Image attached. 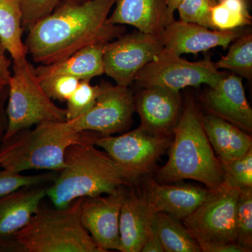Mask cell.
I'll use <instances>...</instances> for the list:
<instances>
[{
	"label": "cell",
	"instance_id": "6da1fadb",
	"mask_svg": "<svg viewBox=\"0 0 252 252\" xmlns=\"http://www.w3.org/2000/svg\"><path fill=\"white\" fill-rule=\"evenodd\" d=\"M115 0L63 1L29 28L27 54L34 62L49 64L67 59L79 50L107 43L126 33V28L107 23Z\"/></svg>",
	"mask_w": 252,
	"mask_h": 252
},
{
	"label": "cell",
	"instance_id": "7a4b0ae2",
	"mask_svg": "<svg viewBox=\"0 0 252 252\" xmlns=\"http://www.w3.org/2000/svg\"><path fill=\"white\" fill-rule=\"evenodd\" d=\"M202 114L194 99L187 97L173 130L168 160L157 170L158 182L172 184L191 180L212 190L223 185V170L205 133Z\"/></svg>",
	"mask_w": 252,
	"mask_h": 252
},
{
	"label": "cell",
	"instance_id": "3957f363",
	"mask_svg": "<svg viewBox=\"0 0 252 252\" xmlns=\"http://www.w3.org/2000/svg\"><path fill=\"white\" fill-rule=\"evenodd\" d=\"M102 136L91 131L77 132L67 121L46 122L20 131L4 140L0 147V167L11 171L48 170L61 172L64 156L72 144L95 143Z\"/></svg>",
	"mask_w": 252,
	"mask_h": 252
},
{
	"label": "cell",
	"instance_id": "277c9868",
	"mask_svg": "<svg viewBox=\"0 0 252 252\" xmlns=\"http://www.w3.org/2000/svg\"><path fill=\"white\" fill-rule=\"evenodd\" d=\"M83 198L64 208L40 205L22 229L0 243V252H105L81 222Z\"/></svg>",
	"mask_w": 252,
	"mask_h": 252
},
{
	"label": "cell",
	"instance_id": "5b68a950",
	"mask_svg": "<svg viewBox=\"0 0 252 252\" xmlns=\"http://www.w3.org/2000/svg\"><path fill=\"white\" fill-rule=\"evenodd\" d=\"M95 143L72 144L64 156L65 167L47 189L56 208H64L74 200L110 194L120 187H130L114 160Z\"/></svg>",
	"mask_w": 252,
	"mask_h": 252
},
{
	"label": "cell",
	"instance_id": "8992f818",
	"mask_svg": "<svg viewBox=\"0 0 252 252\" xmlns=\"http://www.w3.org/2000/svg\"><path fill=\"white\" fill-rule=\"evenodd\" d=\"M240 190L222 185L183 224L202 252H246L237 243L236 207Z\"/></svg>",
	"mask_w": 252,
	"mask_h": 252
},
{
	"label": "cell",
	"instance_id": "52a82bcc",
	"mask_svg": "<svg viewBox=\"0 0 252 252\" xmlns=\"http://www.w3.org/2000/svg\"><path fill=\"white\" fill-rule=\"evenodd\" d=\"M6 104L7 128L4 140L32 126L66 121V109L58 107L44 92L36 68L28 62L13 63Z\"/></svg>",
	"mask_w": 252,
	"mask_h": 252
},
{
	"label": "cell",
	"instance_id": "ba28073f",
	"mask_svg": "<svg viewBox=\"0 0 252 252\" xmlns=\"http://www.w3.org/2000/svg\"><path fill=\"white\" fill-rule=\"evenodd\" d=\"M172 138L173 134L155 133L140 126L119 136H101L95 145L104 149L132 186L154 171Z\"/></svg>",
	"mask_w": 252,
	"mask_h": 252
},
{
	"label": "cell",
	"instance_id": "9c48e42d",
	"mask_svg": "<svg viewBox=\"0 0 252 252\" xmlns=\"http://www.w3.org/2000/svg\"><path fill=\"white\" fill-rule=\"evenodd\" d=\"M226 74L217 69L210 59L192 62L162 50L137 73L134 82L139 88L159 86L180 93L185 88L202 84L214 87Z\"/></svg>",
	"mask_w": 252,
	"mask_h": 252
},
{
	"label": "cell",
	"instance_id": "30bf717a",
	"mask_svg": "<svg viewBox=\"0 0 252 252\" xmlns=\"http://www.w3.org/2000/svg\"><path fill=\"white\" fill-rule=\"evenodd\" d=\"M163 50L158 35L136 30L124 33L106 43L103 56L104 72L117 85L129 87L141 69Z\"/></svg>",
	"mask_w": 252,
	"mask_h": 252
},
{
	"label": "cell",
	"instance_id": "8fae6325",
	"mask_svg": "<svg viewBox=\"0 0 252 252\" xmlns=\"http://www.w3.org/2000/svg\"><path fill=\"white\" fill-rule=\"evenodd\" d=\"M95 104L81 117L67 121L77 132L91 131L102 136L122 133L130 128L135 112L134 94L129 87L101 83Z\"/></svg>",
	"mask_w": 252,
	"mask_h": 252
},
{
	"label": "cell",
	"instance_id": "7c38bea8",
	"mask_svg": "<svg viewBox=\"0 0 252 252\" xmlns=\"http://www.w3.org/2000/svg\"><path fill=\"white\" fill-rule=\"evenodd\" d=\"M120 187L107 196L86 197L81 206V220L96 244L105 252H121L119 217L127 189Z\"/></svg>",
	"mask_w": 252,
	"mask_h": 252
},
{
	"label": "cell",
	"instance_id": "4fadbf2b",
	"mask_svg": "<svg viewBox=\"0 0 252 252\" xmlns=\"http://www.w3.org/2000/svg\"><path fill=\"white\" fill-rule=\"evenodd\" d=\"M245 28L217 31L173 19L158 36L167 52L177 56L197 55L214 48L227 49L237 38L250 32Z\"/></svg>",
	"mask_w": 252,
	"mask_h": 252
},
{
	"label": "cell",
	"instance_id": "5bb4252c",
	"mask_svg": "<svg viewBox=\"0 0 252 252\" xmlns=\"http://www.w3.org/2000/svg\"><path fill=\"white\" fill-rule=\"evenodd\" d=\"M212 190L187 184H162L147 178L142 195L153 213L161 212L180 220L188 217L205 201Z\"/></svg>",
	"mask_w": 252,
	"mask_h": 252
},
{
	"label": "cell",
	"instance_id": "9a60e30c",
	"mask_svg": "<svg viewBox=\"0 0 252 252\" xmlns=\"http://www.w3.org/2000/svg\"><path fill=\"white\" fill-rule=\"evenodd\" d=\"M140 89L134 101L140 127L155 133L172 135L182 114L180 93L159 86Z\"/></svg>",
	"mask_w": 252,
	"mask_h": 252
},
{
	"label": "cell",
	"instance_id": "2e32d148",
	"mask_svg": "<svg viewBox=\"0 0 252 252\" xmlns=\"http://www.w3.org/2000/svg\"><path fill=\"white\" fill-rule=\"evenodd\" d=\"M204 104L210 114L231 123L251 135L252 109L245 94L243 78L235 74H226L207 91Z\"/></svg>",
	"mask_w": 252,
	"mask_h": 252
},
{
	"label": "cell",
	"instance_id": "e0dca14e",
	"mask_svg": "<svg viewBox=\"0 0 252 252\" xmlns=\"http://www.w3.org/2000/svg\"><path fill=\"white\" fill-rule=\"evenodd\" d=\"M107 18L110 25H128L137 31L159 35L172 20L165 0H115Z\"/></svg>",
	"mask_w": 252,
	"mask_h": 252
},
{
	"label": "cell",
	"instance_id": "ac0fdd59",
	"mask_svg": "<svg viewBox=\"0 0 252 252\" xmlns=\"http://www.w3.org/2000/svg\"><path fill=\"white\" fill-rule=\"evenodd\" d=\"M132 187L126 192L119 217L122 252H141L152 229L154 213L142 194Z\"/></svg>",
	"mask_w": 252,
	"mask_h": 252
},
{
	"label": "cell",
	"instance_id": "d6986e66",
	"mask_svg": "<svg viewBox=\"0 0 252 252\" xmlns=\"http://www.w3.org/2000/svg\"><path fill=\"white\" fill-rule=\"evenodd\" d=\"M43 185L25 187L0 198V243L22 229L46 196Z\"/></svg>",
	"mask_w": 252,
	"mask_h": 252
},
{
	"label": "cell",
	"instance_id": "ffe728a7",
	"mask_svg": "<svg viewBox=\"0 0 252 252\" xmlns=\"http://www.w3.org/2000/svg\"><path fill=\"white\" fill-rule=\"evenodd\" d=\"M202 122L209 142L220 161L236 160L252 149L251 135L238 126L210 113L202 114Z\"/></svg>",
	"mask_w": 252,
	"mask_h": 252
},
{
	"label": "cell",
	"instance_id": "44dd1931",
	"mask_svg": "<svg viewBox=\"0 0 252 252\" xmlns=\"http://www.w3.org/2000/svg\"><path fill=\"white\" fill-rule=\"evenodd\" d=\"M106 43H99L79 50L67 59L36 68L39 81L53 76H72L79 80L99 77L104 74V48Z\"/></svg>",
	"mask_w": 252,
	"mask_h": 252
},
{
	"label": "cell",
	"instance_id": "7402d4cb",
	"mask_svg": "<svg viewBox=\"0 0 252 252\" xmlns=\"http://www.w3.org/2000/svg\"><path fill=\"white\" fill-rule=\"evenodd\" d=\"M23 12L20 0H0V41L13 63L27 60L23 43Z\"/></svg>",
	"mask_w": 252,
	"mask_h": 252
},
{
	"label": "cell",
	"instance_id": "603a6c76",
	"mask_svg": "<svg viewBox=\"0 0 252 252\" xmlns=\"http://www.w3.org/2000/svg\"><path fill=\"white\" fill-rule=\"evenodd\" d=\"M181 220L165 212L152 217V226L166 252H202L196 240Z\"/></svg>",
	"mask_w": 252,
	"mask_h": 252
},
{
	"label": "cell",
	"instance_id": "cb8c5ba5",
	"mask_svg": "<svg viewBox=\"0 0 252 252\" xmlns=\"http://www.w3.org/2000/svg\"><path fill=\"white\" fill-rule=\"evenodd\" d=\"M228 53L215 63L218 69H227L248 81L252 79V34L247 33L230 44Z\"/></svg>",
	"mask_w": 252,
	"mask_h": 252
},
{
	"label": "cell",
	"instance_id": "d4e9b609",
	"mask_svg": "<svg viewBox=\"0 0 252 252\" xmlns=\"http://www.w3.org/2000/svg\"><path fill=\"white\" fill-rule=\"evenodd\" d=\"M245 0H220L212 8L213 30L232 31L251 26L252 17Z\"/></svg>",
	"mask_w": 252,
	"mask_h": 252
},
{
	"label": "cell",
	"instance_id": "484cf974",
	"mask_svg": "<svg viewBox=\"0 0 252 252\" xmlns=\"http://www.w3.org/2000/svg\"><path fill=\"white\" fill-rule=\"evenodd\" d=\"M100 92V84L93 86L89 79L80 80L67 100L66 121L74 120L89 112L95 104Z\"/></svg>",
	"mask_w": 252,
	"mask_h": 252
},
{
	"label": "cell",
	"instance_id": "4316f807",
	"mask_svg": "<svg viewBox=\"0 0 252 252\" xmlns=\"http://www.w3.org/2000/svg\"><path fill=\"white\" fill-rule=\"evenodd\" d=\"M237 243L252 251V188L242 189L236 207Z\"/></svg>",
	"mask_w": 252,
	"mask_h": 252
},
{
	"label": "cell",
	"instance_id": "83f0119b",
	"mask_svg": "<svg viewBox=\"0 0 252 252\" xmlns=\"http://www.w3.org/2000/svg\"><path fill=\"white\" fill-rule=\"evenodd\" d=\"M220 162L223 170V185L239 190L252 188V149L236 160Z\"/></svg>",
	"mask_w": 252,
	"mask_h": 252
},
{
	"label": "cell",
	"instance_id": "f1b7e54d",
	"mask_svg": "<svg viewBox=\"0 0 252 252\" xmlns=\"http://www.w3.org/2000/svg\"><path fill=\"white\" fill-rule=\"evenodd\" d=\"M56 172L36 175H23L20 172L0 168V198L25 187L44 185L54 182L57 177Z\"/></svg>",
	"mask_w": 252,
	"mask_h": 252
},
{
	"label": "cell",
	"instance_id": "f546056e",
	"mask_svg": "<svg viewBox=\"0 0 252 252\" xmlns=\"http://www.w3.org/2000/svg\"><path fill=\"white\" fill-rule=\"evenodd\" d=\"M217 2V0H182L177 9L180 20L213 30L211 11Z\"/></svg>",
	"mask_w": 252,
	"mask_h": 252
},
{
	"label": "cell",
	"instance_id": "4dcf8cb0",
	"mask_svg": "<svg viewBox=\"0 0 252 252\" xmlns=\"http://www.w3.org/2000/svg\"><path fill=\"white\" fill-rule=\"evenodd\" d=\"M79 79L72 76H53L40 81L41 87L51 99L67 102L79 84Z\"/></svg>",
	"mask_w": 252,
	"mask_h": 252
},
{
	"label": "cell",
	"instance_id": "1f68e13d",
	"mask_svg": "<svg viewBox=\"0 0 252 252\" xmlns=\"http://www.w3.org/2000/svg\"><path fill=\"white\" fill-rule=\"evenodd\" d=\"M64 0H20L23 28L29 30L39 20L49 16Z\"/></svg>",
	"mask_w": 252,
	"mask_h": 252
},
{
	"label": "cell",
	"instance_id": "d6a6232c",
	"mask_svg": "<svg viewBox=\"0 0 252 252\" xmlns=\"http://www.w3.org/2000/svg\"><path fill=\"white\" fill-rule=\"evenodd\" d=\"M9 95V86L0 90V147L4 142L5 134L7 128V114L6 104Z\"/></svg>",
	"mask_w": 252,
	"mask_h": 252
},
{
	"label": "cell",
	"instance_id": "836d02e7",
	"mask_svg": "<svg viewBox=\"0 0 252 252\" xmlns=\"http://www.w3.org/2000/svg\"><path fill=\"white\" fill-rule=\"evenodd\" d=\"M6 50L0 41V90L9 85L11 73L10 72L11 61L6 56Z\"/></svg>",
	"mask_w": 252,
	"mask_h": 252
},
{
	"label": "cell",
	"instance_id": "e575fe53",
	"mask_svg": "<svg viewBox=\"0 0 252 252\" xmlns=\"http://www.w3.org/2000/svg\"><path fill=\"white\" fill-rule=\"evenodd\" d=\"M142 252H163L161 242L152 226V231L144 243Z\"/></svg>",
	"mask_w": 252,
	"mask_h": 252
},
{
	"label": "cell",
	"instance_id": "d590c367",
	"mask_svg": "<svg viewBox=\"0 0 252 252\" xmlns=\"http://www.w3.org/2000/svg\"><path fill=\"white\" fill-rule=\"evenodd\" d=\"M165 1H166L169 14L171 17H174V13L177 11V7L182 0H165Z\"/></svg>",
	"mask_w": 252,
	"mask_h": 252
},
{
	"label": "cell",
	"instance_id": "8d00e7d4",
	"mask_svg": "<svg viewBox=\"0 0 252 252\" xmlns=\"http://www.w3.org/2000/svg\"><path fill=\"white\" fill-rule=\"evenodd\" d=\"M86 1V0H64V1L71 3L82 2V1Z\"/></svg>",
	"mask_w": 252,
	"mask_h": 252
},
{
	"label": "cell",
	"instance_id": "74e56055",
	"mask_svg": "<svg viewBox=\"0 0 252 252\" xmlns=\"http://www.w3.org/2000/svg\"><path fill=\"white\" fill-rule=\"evenodd\" d=\"M245 1H247V2H248V4H250V2H251L252 1V0H245Z\"/></svg>",
	"mask_w": 252,
	"mask_h": 252
},
{
	"label": "cell",
	"instance_id": "f35d334b",
	"mask_svg": "<svg viewBox=\"0 0 252 252\" xmlns=\"http://www.w3.org/2000/svg\"><path fill=\"white\" fill-rule=\"evenodd\" d=\"M217 1H220V0H217Z\"/></svg>",
	"mask_w": 252,
	"mask_h": 252
},
{
	"label": "cell",
	"instance_id": "ab89813d",
	"mask_svg": "<svg viewBox=\"0 0 252 252\" xmlns=\"http://www.w3.org/2000/svg\"><path fill=\"white\" fill-rule=\"evenodd\" d=\"M0 168H1V167H0Z\"/></svg>",
	"mask_w": 252,
	"mask_h": 252
}]
</instances>
